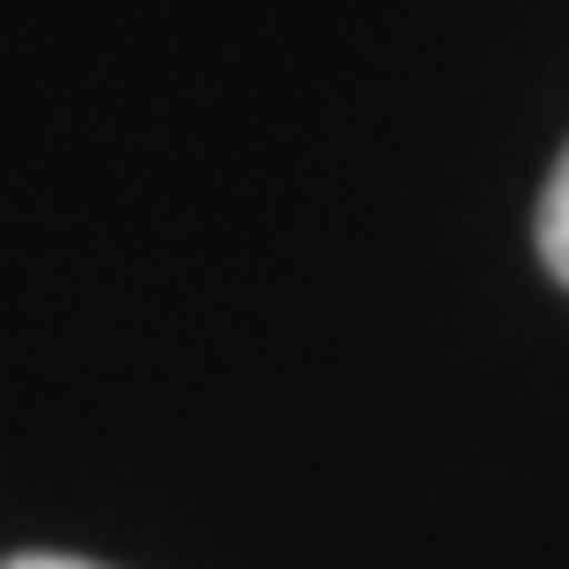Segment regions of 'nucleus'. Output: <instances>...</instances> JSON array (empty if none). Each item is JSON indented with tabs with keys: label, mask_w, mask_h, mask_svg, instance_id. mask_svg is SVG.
Segmentation results:
<instances>
[{
	"label": "nucleus",
	"mask_w": 569,
	"mask_h": 569,
	"mask_svg": "<svg viewBox=\"0 0 569 569\" xmlns=\"http://www.w3.org/2000/svg\"><path fill=\"white\" fill-rule=\"evenodd\" d=\"M540 259L555 267V281H569V148L555 163L548 192H540Z\"/></svg>",
	"instance_id": "nucleus-1"
},
{
	"label": "nucleus",
	"mask_w": 569,
	"mask_h": 569,
	"mask_svg": "<svg viewBox=\"0 0 569 569\" xmlns=\"http://www.w3.org/2000/svg\"><path fill=\"white\" fill-rule=\"evenodd\" d=\"M0 569H104V562H74V555H16V562Z\"/></svg>",
	"instance_id": "nucleus-2"
}]
</instances>
